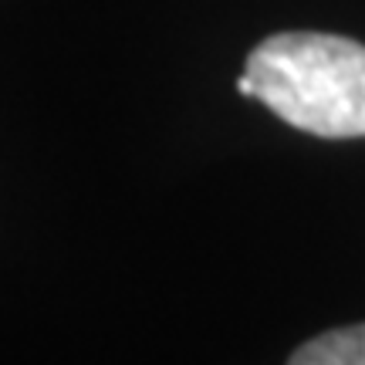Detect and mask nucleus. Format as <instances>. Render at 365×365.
Listing matches in <instances>:
<instances>
[{
    "mask_svg": "<svg viewBox=\"0 0 365 365\" xmlns=\"http://www.w3.org/2000/svg\"><path fill=\"white\" fill-rule=\"evenodd\" d=\"M254 98L322 139L365 135V44L339 34H271L247 54Z\"/></svg>",
    "mask_w": 365,
    "mask_h": 365,
    "instance_id": "1",
    "label": "nucleus"
},
{
    "mask_svg": "<svg viewBox=\"0 0 365 365\" xmlns=\"http://www.w3.org/2000/svg\"><path fill=\"white\" fill-rule=\"evenodd\" d=\"M287 365H365V325L335 328L304 341Z\"/></svg>",
    "mask_w": 365,
    "mask_h": 365,
    "instance_id": "2",
    "label": "nucleus"
}]
</instances>
